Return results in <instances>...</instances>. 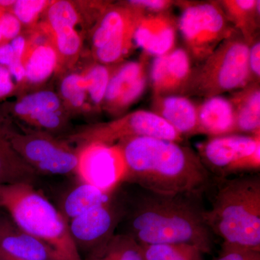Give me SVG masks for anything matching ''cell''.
Wrapping results in <instances>:
<instances>
[{
  "mask_svg": "<svg viewBox=\"0 0 260 260\" xmlns=\"http://www.w3.org/2000/svg\"><path fill=\"white\" fill-rule=\"evenodd\" d=\"M117 193L122 213L116 234L141 246L187 244L211 253L214 235L205 221L203 196L162 194L124 182Z\"/></svg>",
  "mask_w": 260,
  "mask_h": 260,
  "instance_id": "obj_1",
  "label": "cell"
},
{
  "mask_svg": "<svg viewBox=\"0 0 260 260\" xmlns=\"http://www.w3.org/2000/svg\"><path fill=\"white\" fill-rule=\"evenodd\" d=\"M116 144L125 162L123 183L162 194L204 196L213 182L197 152L181 143L138 137Z\"/></svg>",
  "mask_w": 260,
  "mask_h": 260,
  "instance_id": "obj_2",
  "label": "cell"
},
{
  "mask_svg": "<svg viewBox=\"0 0 260 260\" xmlns=\"http://www.w3.org/2000/svg\"><path fill=\"white\" fill-rule=\"evenodd\" d=\"M205 219L224 244L260 250V174L213 177ZM205 193V194H206Z\"/></svg>",
  "mask_w": 260,
  "mask_h": 260,
  "instance_id": "obj_3",
  "label": "cell"
},
{
  "mask_svg": "<svg viewBox=\"0 0 260 260\" xmlns=\"http://www.w3.org/2000/svg\"><path fill=\"white\" fill-rule=\"evenodd\" d=\"M0 208L19 227L49 246L59 260H83L64 215L32 184L0 185Z\"/></svg>",
  "mask_w": 260,
  "mask_h": 260,
  "instance_id": "obj_4",
  "label": "cell"
},
{
  "mask_svg": "<svg viewBox=\"0 0 260 260\" xmlns=\"http://www.w3.org/2000/svg\"><path fill=\"white\" fill-rule=\"evenodd\" d=\"M248 54L249 44L235 32L193 69L181 95L208 99L244 88L250 84Z\"/></svg>",
  "mask_w": 260,
  "mask_h": 260,
  "instance_id": "obj_5",
  "label": "cell"
},
{
  "mask_svg": "<svg viewBox=\"0 0 260 260\" xmlns=\"http://www.w3.org/2000/svg\"><path fill=\"white\" fill-rule=\"evenodd\" d=\"M175 5L181 10L178 30L191 61L201 64L238 32L228 20L219 1H176Z\"/></svg>",
  "mask_w": 260,
  "mask_h": 260,
  "instance_id": "obj_6",
  "label": "cell"
},
{
  "mask_svg": "<svg viewBox=\"0 0 260 260\" xmlns=\"http://www.w3.org/2000/svg\"><path fill=\"white\" fill-rule=\"evenodd\" d=\"M143 8L129 2L107 5L94 25L92 52L98 63L119 64L130 55L135 47L134 37L144 16Z\"/></svg>",
  "mask_w": 260,
  "mask_h": 260,
  "instance_id": "obj_7",
  "label": "cell"
},
{
  "mask_svg": "<svg viewBox=\"0 0 260 260\" xmlns=\"http://www.w3.org/2000/svg\"><path fill=\"white\" fill-rule=\"evenodd\" d=\"M196 152L213 177L259 173L260 135L232 134L209 138L197 145Z\"/></svg>",
  "mask_w": 260,
  "mask_h": 260,
  "instance_id": "obj_8",
  "label": "cell"
},
{
  "mask_svg": "<svg viewBox=\"0 0 260 260\" xmlns=\"http://www.w3.org/2000/svg\"><path fill=\"white\" fill-rule=\"evenodd\" d=\"M148 137L182 143L184 138L151 111L138 110L109 122L89 127L72 136L82 145L90 143L114 145L127 138Z\"/></svg>",
  "mask_w": 260,
  "mask_h": 260,
  "instance_id": "obj_9",
  "label": "cell"
},
{
  "mask_svg": "<svg viewBox=\"0 0 260 260\" xmlns=\"http://www.w3.org/2000/svg\"><path fill=\"white\" fill-rule=\"evenodd\" d=\"M10 141L15 151L37 173L68 174L76 171L78 152L49 135L21 134L13 129Z\"/></svg>",
  "mask_w": 260,
  "mask_h": 260,
  "instance_id": "obj_10",
  "label": "cell"
},
{
  "mask_svg": "<svg viewBox=\"0 0 260 260\" xmlns=\"http://www.w3.org/2000/svg\"><path fill=\"white\" fill-rule=\"evenodd\" d=\"M78 158L75 174L82 183L113 191L124 180L125 162L117 144L86 143L78 150Z\"/></svg>",
  "mask_w": 260,
  "mask_h": 260,
  "instance_id": "obj_11",
  "label": "cell"
},
{
  "mask_svg": "<svg viewBox=\"0 0 260 260\" xmlns=\"http://www.w3.org/2000/svg\"><path fill=\"white\" fill-rule=\"evenodd\" d=\"M149 56L114 66L102 108L113 116H119L138 102L146 90Z\"/></svg>",
  "mask_w": 260,
  "mask_h": 260,
  "instance_id": "obj_12",
  "label": "cell"
},
{
  "mask_svg": "<svg viewBox=\"0 0 260 260\" xmlns=\"http://www.w3.org/2000/svg\"><path fill=\"white\" fill-rule=\"evenodd\" d=\"M117 189V188H116ZM121 205L117 190L108 204L82 214L68 222L70 234L78 250L90 252L112 237L121 218Z\"/></svg>",
  "mask_w": 260,
  "mask_h": 260,
  "instance_id": "obj_13",
  "label": "cell"
},
{
  "mask_svg": "<svg viewBox=\"0 0 260 260\" xmlns=\"http://www.w3.org/2000/svg\"><path fill=\"white\" fill-rule=\"evenodd\" d=\"M192 71L191 59L184 48L155 57L149 74L153 97L182 95Z\"/></svg>",
  "mask_w": 260,
  "mask_h": 260,
  "instance_id": "obj_14",
  "label": "cell"
},
{
  "mask_svg": "<svg viewBox=\"0 0 260 260\" xmlns=\"http://www.w3.org/2000/svg\"><path fill=\"white\" fill-rule=\"evenodd\" d=\"M178 19L169 11L146 13L135 31V47L149 56L165 55L175 49Z\"/></svg>",
  "mask_w": 260,
  "mask_h": 260,
  "instance_id": "obj_15",
  "label": "cell"
},
{
  "mask_svg": "<svg viewBox=\"0 0 260 260\" xmlns=\"http://www.w3.org/2000/svg\"><path fill=\"white\" fill-rule=\"evenodd\" d=\"M0 251L19 260H59L49 246L19 227L4 210H0Z\"/></svg>",
  "mask_w": 260,
  "mask_h": 260,
  "instance_id": "obj_16",
  "label": "cell"
},
{
  "mask_svg": "<svg viewBox=\"0 0 260 260\" xmlns=\"http://www.w3.org/2000/svg\"><path fill=\"white\" fill-rule=\"evenodd\" d=\"M59 96L51 90H42L22 98L13 107L15 114L30 125L47 130H57L64 117Z\"/></svg>",
  "mask_w": 260,
  "mask_h": 260,
  "instance_id": "obj_17",
  "label": "cell"
},
{
  "mask_svg": "<svg viewBox=\"0 0 260 260\" xmlns=\"http://www.w3.org/2000/svg\"><path fill=\"white\" fill-rule=\"evenodd\" d=\"M151 112L167 121L183 138L198 135L197 106L187 97H153Z\"/></svg>",
  "mask_w": 260,
  "mask_h": 260,
  "instance_id": "obj_18",
  "label": "cell"
},
{
  "mask_svg": "<svg viewBox=\"0 0 260 260\" xmlns=\"http://www.w3.org/2000/svg\"><path fill=\"white\" fill-rule=\"evenodd\" d=\"M198 135L209 138L237 134L236 117L230 100L222 95L206 99L197 106Z\"/></svg>",
  "mask_w": 260,
  "mask_h": 260,
  "instance_id": "obj_19",
  "label": "cell"
},
{
  "mask_svg": "<svg viewBox=\"0 0 260 260\" xmlns=\"http://www.w3.org/2000/svg\"><path fill=\"white\" fill-rule=\"evenodd\" d=\"M9 120L0 114V185L32 184L37 173L15 151L10 141L13 131Z\"/></svg>",
  "mask_w": 260,
  "mask_h": 260,
  "instance_id": "obj_20",
  "label": "cell"
},
{
  "mask_svg": "<svg viewBox=\"0 0 260 260\" xmlns=\"http://www.w3.org/2000/svg\"><path fill=\"white\" fill-rule=\"evenodd\" d=\"M21 62L25 70V80L28 83H44L52 75L57 67V56L48 36L42 39L37 35L27 41Z\"/></svg>",
  "mask_w": 260,
  "mask_h": 260,
  "instance_id": "obj_21",
  "label": "cell"
},
{
  "mask_svg": "<svg viewBox=\"0 0 260 260\" xmlns=\"http://www.w3.org/2000/svg\"><path fill=\"white\" fill-rule=\"evenodd\" d=\"M229 99L235 113L237 134L259 135V83L249 84Z\"/></svg>",
  "mask_w": 260,
  "mask_h": 260,
  "instance_id": "obj_22",
  "label": "cell"
},
{
  "mask_svg": "<svg viewBox=\"0 0 260 260\" xmlns=\"http://www.w3.org/2000/svg\"><path fill=\"white\" fill-rule=\"evenodd\" d=\"M219 3L228 20L248 44L259 37V0H221Z\"/></svg>",
  "mask_w": 260,
  "mask_h": 260,
  "instance_id": "obj_23",
  "label": "cell"
},
{
  "mask_svg": "<svg viewBox=\"0 0 260 260\" xmlns=\"http://www.w3.org/2000/svg\"><path fill=\"white\" fill-rule=\"evenodd\" d=\"M116 189L113 191H105L95 186L82 183L65 199L63 215L69 222L89 210L108 204L115 198Z\"/></svg>",
  "mask_w": 260,
  "mask_h": 260,
  "instance_id": "obj_24",
  "label": "cell"
},
{
  "mask_svg": "<svg viewBox=\"0 0 260 260\" xmlns=\"http://www.w3.org/2000/svg\"><path fill=\"white\" fill-rule=\"evenodd\" d=\"M85 260H144L143 248L124 234H115L88 253Z\"/></svg>",
  "mask_w": 260,
  "mask_h": 260,
  "instance_id": "obj_25",
  "label": "cell"
},
{
  "mask_svg": "<svg viewBox=\"0 0 260 260\" xmlns=\"http://www.w3.org/2000/svg\"><path fill=\"white\" fill-rule=\"evenodd\" d=\"M41 29L49 37L57 56V70L59 65L65 61L72 63L77 60L82 47V38L74 28H64L56 31H50L44 27Z\"/></svg>",
  "mask_w": 260,
  "mask_h": 260,
  "instance_id": "obj_26",
  "label": "cell"
},
{
  "mask_svg": "<svg viewBox=\"0 0 260 260\" xmlns=\"http://www.w3.org/2000/svg\"><path fill=\"white\" fill-rule=\"evenodd\" d=\"M113 69L114 65L102 64L95 61L81 73L86 81L87 92L90 107L95 109L102 107Z\"/></svg>",
  "mask_w": 260,
  "mask_h": 260,
  "instance_id": "obj_27",
  "label": "cell"
},
{
  "mask_svg": "<svg viewBox=\"0 0 260 260\" xmlns=\"http://www.w3.org/2000/svg\"><path fill=\"white\" fill-rule=\"evenodd\" d=\"M144 260H203V253L187 244L143 245Z\"/></svg>",
  "mask_w": 260,
  "mask_h": 260,
  "instance_id": "obj_28",
  "label": "cell"
},
{
  "mask_svg": "<svg viewBox=\"0 0 260 260\" xmlns=\"http://www.w3.org/2000/svg\"><path fill=\"white\" fill-rule=\"evenodd\" d=\"M47 20L42 24L44 28L56 31L64 28L75 29L80 20V15L73 2L66 0L50 2L46 9Z\"/></svg>",
  "mask_w": 260,
  "mask_h": 260,
  "instance_id": "obj_29",
  "label": "cell"
},
{
  "mask_svg": "<svg viewBox=\"0 0 260 260\" xmlns=\"http://www.w3.org/2000/svg\"><path fill=\"white\" fill-rule=\"evenodd\" d=\"M60 93L66 105L71 109H89L87 84L81 73H71L61 81Z\"/></svg>",
  "mask_w": 260,
  "mask_h": 260,
  "instance_id": "obj_30",
  "label": "cell"
},
{
  "mask_svg": "<svg viewBox=\"0 0 260 260\" xmlns=\"http://www.w3.org/2000/svg\"><path fill=\"white\" fill-rule=\"evenodd\" d=\"M49 3L50 2L45 0H18L12 6L11 13L22 25H30L47 9Z\"/></svg>",
  "mask_w": 260,
  "mask_h": 260,
  "instance_id": "obj_31",
  "label": "cell"
},
{
  "mask_svg": "<svg viewBox=\"0 0 260 260\" xmlns=\"http://www.w3.org/2000/svg\"><path fill=\"white\" fill-rule=\"evenodd\" d=\"M4 9L0 7V32L3 37L1 45L18 37L22 28L18 19L11 12H5Z\"/></svg>",
  "mask_w": 260,
  "mask_h": 260,
  "instance_id": "obj_32",
  "label": "cell"
},
{
  "mask_svg": "<svg viewBox=\"0 0 260 260\" xmlns=\"http://www.w3.org/2000/svg\"><path fill=\"white\" fill-rule=\"evenodd\" d=\"M215 260H260V250L223 243L220 255Z\"/></svg>",
  "mask_w": 260,
  "mask_h": 260,
  "instance_id": "obj_33",
  "label": "cell"
},
{
  "mask_svg": "<svg viewBox=\"0 0 260 260\" xmlns=\"http://www.w3.org/2000/svg\"><path fill=\"white\" fill-rule=\"evenodd\" d=\"M250 83H259L260 80V42L259 37L249 44L248 54Z\"/></svg>",
  "mask_w": 260,
  "mask_h": 260,
  "instance_id": "obj_34",
  "label": "cell"
},
{
  "mask_svg": "<svg viewBox=\"0 0 260 260\" xmlns=\"http://www.w3.org/2000/svg\"><path fill=\"white\" fill-rule=\"evenodd\" d=\"M128 2L143 8L147 13L169 11L176 3L172 0H129Z\"/></svg>",
  "mask_w": 260,
  "mask_h": 260,
  "instance_id": "obj_35",
  "label": "cell"
},
{
  "mask_svg": "<svg viewBox=\"0 0 260 260\" xmlns=\"http://www.w3.org/2000/svg\"><path fill=\"white\" fill-rule=\"evenodd\" d=\"M14 90V83L9 70L0 65V99L10 95Z\"/></svg>",
  "mask_w": 260,
  "mask_h": 260,
  "instance_id": "obj_36",
  "label": "cell"
},
{
  "mask_svg": "<svg viewBox=\"0 0 260 260\" xmlns=\"http://www.w3.org/2000/svg\"><path fill=\"white\" fill-rule=\"evenodd\" d=\"M21 61L15 56L14 50L10 43L0 45V65L8 68L15 61Z\"/></svg>",
  "mask_w": 260,
  "mask_h": 260,
  "instance_id": "obj_37",
  "label": "cell"
},
{
  "mask_svg": "<svg viewBox=\"0 0 260 260\" xmlns=\"http://www.w3.org/2000/svg\"><path fill=\"white\" fill-rule=\"evenodd\" d=\"M8 68L12 78H14L18 83H23L25 79V70L21 61H15Z\"/></svg>",
  "mask_w": 260,
  "mask_h": 260,
  "instance_id": "obj_38",
  "label": "cell"
},
{
  "mask_svg": "<svg viewBox=\"0 0 260 260\" xmlns=\"http://www.w3.org/2000/svg\"><path fill=\"white\" fill-rule=\"evenodd\" d=\"M15 0H0V7L3 8H9L15 4Z\"/></svg>",
  "mask_w": 260,
  "mask_h": 260,
  "instance_id": "obj_39",
  "label": "cell"
},
{
  "mask_svg": "<svg viewBox=\"0 0 260 260\" xmlns=\"http://www.w3.org/2000/svg\"><path fill=\"white\" fill-rule=\"evenodd\" d=\"M0 260H19L12 257L8 254H5L3 251H0Z\"/></svg>",
  "mask_w": 260,
  "mask_h": 260,
  "instance_id": "obj_40",
  "label": "cell"
},
{
  "mask_svg": "<svg viewBox=\"0 0 260 260\" xmlns=\"http://www.w3.org/2000/svg\"><path fill=\"white\" fill-rule=\"evenodd\" d=\"M2 42H3V37H2L1 32H0V45L2 44Z\"/></svg>",
  "mask_w": 260,
  "mask_h": 260,
  "instance_id": "obj_41",
  "label": "cell"
}]
</instances>
